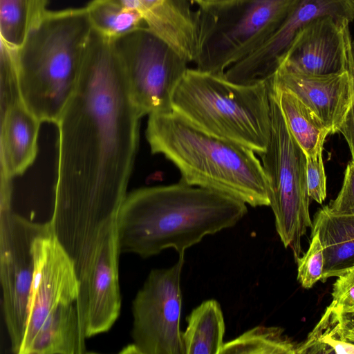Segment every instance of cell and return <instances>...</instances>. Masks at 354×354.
<instances>
[{"instance_id":"1","label":"cell","mask_w":354,"mask_h":354,"mask_svg":"<svg viewBox=\"0 0 354 354\" xmlns=\"http://www.w3.org/2000/svg\"><path fill=\"white\" fill-rule=\"evenodd\" d=\"M142 118L114 40L92 29L76 88L57 122L52 234L84 266L116 225L127 194Z\"/></svg>"},{"instance_id":"2","label":"cell","mask_w":354,"mask_h":354,"mask_svg":"<svg viewBox=\"0 0 354 354\" xmlns=\"http://www.w3.org/2000/svg\"><path fill=\"white\" fill-rule=\"evenodd\" d=\"M242 201L183 183L128 194L116 219L120 252L142 258L173 248L178 255L205 236L232 227L247 214Z\"/></svg>"},{"instance_id":"3","label":"cell","mask_w":354,"mask_h":354,"mask_svg":"<svg viewBox=\"0 0 354 354\" xmlns=\"http://www.w3.org/2000/svg\"><path fill=\"white\" fill-rule=\"evenodd\" d=\"M149 115L151 151L177 167L180 183L227 194L252 207L270 206L263 165L252 149L210 134L174 111Z\"/></svg>"},{"instance_id":"4","label":"cell","mask_w":354,"mask_h":354,"mask_svg":"<svg viewBox=\"0 0 354 354\" xmlns=\"http://www.w3.org/2000/svg\"><path fill=\"white\" fill-rule=\"evenodd\" d=\"M91 30L85 8L47 10L17 48L21 98L41 122L56 124L73 94Z\"/></svg>"},{"instance_id":"5","label":"cell","mask_w":354,"mask_h":354,"mask_svg":"<svg viewBox=\"0 0 354 354\" xmlns=\"http://www.w3.org/2000/svg\"><path fill=\"white\" fill-rule=\"evenodd\" d=\"M172 111L199 129L240 143L259 156L271 129L267 81L243 84L224 75L189 68L171 97Z\"/></svg>"},{"instance_id":"6","label":"cell","mask_w":354,"mask_h":354,"mask_svg":"<svg viewBox=\"0 0 354 354\" xmlns=\"http://www.w3.org/2000/svg\"><path fill=\"white\" fill-rule=\"evenodd\" d=\"M292 1L227 0L198 5L196 68L223 75L272 34Z\"/></svg>"},{"instance_id":"7","label":"cell","mask_w":354,"mask_h":354,"mask_svg":"<svg viewBox=\"0 0 354 354\" xmlns=\"http://www.w3.org/2000/svg\"><path fill=\"white\" fill-rule=\"evenodd\" d=\"M268 82L270 138L266 151L260 157L277 232L284 247L292 250L296 261L301 254V238L313 224L309 213L306 156L289 130Z\"/></svg>"},{"instance_id":"8","label":"cell","mask_w":354,"mask_h":354,"mask_svg":"<svg viewBox=\"0 0 354 354\" xmlns=\"http://www.w3.org/2000/svg\"><path fill=\"white\" fill-rule=\"evenodd\" d=\"M133 103L140 115L172 111L171 97L188 62L148 27L113 39Z\"/></svg>"},{"instance_id":"9","label":"cell","mask_w":354,"mask_h":354,"mask_svg":"<svg viewBox=\"0 0 354 354\" xmlns=\"http://www.w3.org/2000/svg\"><path fill=\"white\" fill-rule=\"evenodd\" d=\"M184 256L170 268L149 272L132 303V343L122 353L185 354L180 328Z\"/></svg>"},{"instance_id":"10","label":"cell","mask_w":354,"mask_h":354,"mask_svg":"<svg viewBox=\"0 0 354 354\" xmlns=\"http://www.w3.org/2000/svg\"><path fill=\"white\" fill-rule=\"evenodd\" d=\"M49 223L30 221L12 211L0 212V279L4 322L14 353L19 354L34 273L33 243L50 232Z\"/></svg>"},{"instance_id":"11","label":"cell","mask_w":354,"mask_h":354,"mask_svg":"<svg viewBox=\"0 0 354 354\" xmlns=\"http://www.w3.org/2000/svg\"><path fill=\"white\" fill-rule=\"evenodd\" d=\"M354 19L350 0H293L286 17L272 34L254 51L224 73V77L243 84L267 81L276 73L294 41L310 23L323 16Z\"/></svg>"},{"instance_id":"12","label":"cell","mask_w":354,"mask_h":354,"mask_svg":"<svg viewBox=\"0 0 354 354\" xmlns=\"http://www.w3.org/2000/svg\"><path fill=\"white\" fill-rule=\"evenodd\" d=\"M34 273L31 283L22 354L48 315L62 304L75 303L80 279L75 265L57 239L49 232L33 243Z\"/></svg>"},{"instance_id":"13","label":"cell","mask_w":354,"mask_h":354,"mask_svg":"<svg viewBox=\"0 0 354 354\" xmlns=\"http://www.w3.org/2000/svg\"><path fill=\"white\" fill-rule=\"evenodd\" d=\"M120 253L115 225L98 246L88 273L80 281L75 305L86 338L108 331L119 317Z\"/></svg>"},{"instance_id":"14","label":"cell","mask_w":354,"mask_h":354,"mask_svg":"<svg viewBox=\"0 0 354 354\" xmlns=\"http://www.w3.org/2000/svg\"><path fill=\"white\" fill-rule=\"evenodd\" d=\"M349 24L330 15L315 19L298 35L280 66L311 75L346 71L353 43Z\"/></svg>"},{"instance_id":"15","label":"cell","mask_w":354,"mask_h":354,"mask_svg":"<svg viewBox=\"0 0 354 354\" xmlns=\"http://www.w3.org/2000/svg\"><path fill=\"white\" fill-rule=\"evenodd\" d=\"M271 80L276 86L292 93L310 108L330 133L338 132L351 99V80L347 71L311 75L281 66Z\"/></svg>"},{"instance_id":"16","label":"cell","mask_w":354,"mask_h":354,"mask_svg":"<svg viewBox=\"0 0 354 354\" xmlns=\"http://www.w3.org/2000/svg\"><path fill=\"white\" fill-rule=\"evenodd\" d=\"M144 21L188 63L196 60L198 28L189 0H139Z\"/></svg>"},{"instance_id":"17","label":"cell","mask_w":354,"mask_h":354,"mask_svg":"<svg viewBox=\"0 0 354 354\" xmlns=\"http://www.w3.org/2000/svg\"><path fill=\"white\" fill-rule=\"evenodd\" d=\"M40 123L22 100L1 113V176L12 178L33 163Z\"/></svg>"},{"instance_id":"18","label":"cell","mask_w":354,"mask_h":354,"mask_svg":"<svg viewBox=\"0 0 354 354\" xmlns=\"http://www.w3.org/2000/svg\"><path fill=\"white\" fill-rule=\"evenodd\" d=\"M311 234L317 233L323 247L321 281L354 270V215L330 212L327 205L319 209L312 222Z\"/></svg>"},{"instance_id":"19","label":"cell","mask_w":354,"mask_h":354,"mask_svg":"<svg viewBox=\"0 0 354 354\" xmlns=\"http://www.w3.org/2000/svg\"><path fill=\"white\" fill-rule=\"evenodd\" d=\"M86 338L75 303L62 304L48 315L22 354L85 353Z\"/></svg>"},{"instance_id":"20","label":"cell","mask_w":354,"mask_h":354,"mask_svg":"<svg viewBox=\"0 0 354 354\" xmlns=\"http://www.w3.org/2000/svg\"><path fill=\"white\" fill-rule=\"evenodd\" d=\"M268 80L292 135L306 156L315 153L323 148L329 130L295 95Z\"/></svg>"},{"instance_id":"21","label":"cell","mask_w":354,"mask_h":354,"mask_svg":"<svg viewBox=\"0 0 354 354\" xmlns=\"http://www.w3.org/2000/svg\"><path fill=\"white\" fill-rule=\"evenodd\" d=\"M182 333L185 354H219L224 344L225 325L219 303L208 299L193 309Z\"/></svg>"},{"instance_id":"22","label":"cell","mask_w":354,"mask_h":354,"mask_svg":"<svg viewBox=\"0 0 354 354\" xmlns=\"http://www.w3.org/2000/svg\"><path fill=\"white\" fill-rule=\"evenodd\" d=\"M48 0H0L1 40L19 48L47 12Z\"/></svg>"},{"instance_id":"23","label":"cell","mask_w":354,"mask_h":354,"mask_svg":"<svg viewBox=\"0 0 354 354\" xmlns=\"http://www.w3.org/2000/svg\"><path fill=\"white\" fill-rule=\"evenodd\" d=\"M92 28L112 39L141 26L142 12L121 0H92L85 8Z\"/></svg>"},{"instance_id":"24","label":"cell","mask_w":354,"mask_h":354,"mask_svg":"<svg viewBox=\"0 0 354 354\" xmlns=\"http://www.w3.org/2000/svg\"><path fill=\"white\" fill-rule=\"evenodd\" d=\"M297 346L281 328L259 326L224 343L219 354H297Z\"/></svg>"},{"instance_id":"25","label":"cell","mask_w":354,"mask_h":354,"mask_svg":"<svg viewBox=\"0 0 354 354\" xmlns=\"http://www.w3.org/2000/svg\"><path fill=\"white\" fill-rule=\"evenodd\" d=\"M326 353H354V344L343 337L339 312L330 305L297 351V354Z\"/></svg>"},{"instance_id":"26","label":"cell","mask_w":354,"mask_h":354,"mask_svg":"<svg viewBox=\"0 0 354 354\" xmlns=\"http://www.w3.org/2000/svg\"><path fill=\"white\" fill-rule=\"evenodd\" d=\"M17 50L1 40V113L21 100L18 83Z\"/></svg>"},{"instance_id":"27","label":"cell","mask_w":354,"mask_h":354,"mask_svg":"<svg viewBox=\"0 0 354 354\" xmlns=\"http://www.w3.org/2000/svg\"><path fill=\"white\" fill-rule=\"evenodd\" d=\"M311 242L307 252L298 258L297 280L308 289L321 279L324 268L323 247L317 233L311 234Z\"/></svg>"},{"instance_id":"28","label":"cell","mask_w":354,"mask_h":354,"mask_svg":"<svg viewBox=\"0 0 354 354\" xmlns=\"http://www.w3.org/2000/svg\"><path fill=\"white\" fill-rule=\"evenodd\" d=\"M322 149L306 156V182L310 198L322 204L326 197V178Z\"/></svg>"},{"instance_id":"29","label":"cell","mask_w":354,"mask_h":354,"mask_svg":"<svg viewBox=\"0 0 354 354\" xmlns=\"http://www.w3.org/2000/svg\"><path fill=\"white\" fill-rule=\"evenodd\" d=\"M328 210L339 215H354V162L346 169L344 183L336 198L327 205Z\"/></svg>"},{"instance_id":"30","label":"cell","mask_w":354,"mask_h":354,"mask_svg":"<svg viewBox=\"0 0 354 354\" xmlns=\"http://www.w3.org/2000/svg\"><path fill=\"white\" fill-rule=\"evenodd\" d=\"M330 306L339 313L354 312V270L339 275L333 284Z\"/></svg>"},{"instance_id":"31","label":"cell","mask_w":354,"mask_h":354,"mask_svg":"<svg viewBox=\"0 0 354 354\" xmlns=\"http://www.w3.org/2000/svg\"><path fill=\"white\" fill-rule=\"evenodd\" d=\"M346 71L351 80V99L348 109L338 130L344 137L354 162V41L352 43V50L348 57Z\"/></svg>"},{"instance_id":"32","label":"cell","mask_w":354,"mask_h":354,"mask_svg":"<svg viewBox=\"0 0 354 354\" xmlns=\"http://www.w3.org/2000/svg\"><path fill=\"white\" fill-rule=\"evenodd\" d=\"M339 319L343 337L354 344V312L339 313Z\"/></svg>"},{"instance_id":"33","label":"cell","mask_w":354,"mask_h":354,"mask_svg":"<svg viewBox=\"0 0 354 354\" xmlns=\"http://www.w3.org/2000/svg\"><path fill=\"white\" fill-rule=\"evenodd\" d=\"M227 0H201L200 3L198 4H210V3H216L223 1H225Z\"/></svg>"},{"instance_id":"34","label":"cell","mask_w":354,"mask_h":354,"mask_svg":"<svg viewBox=\"0 0 354 354\" xmlns=\"http://www.w3.org/2000/svg\"><path fill=\"white\" fill-rule=\"evenodd\" d=\"M189 1H191L192 2H194V3H197V4H198L200 3V1H201V0H189Z\"/></svg>"},{"instance_id":"35","label":"cell","mask_w":354,"mask_h":354,"mask_svg":"<svg viewBox=\"0 0 354 354\" xmlns=\"http://www.w3.org/2000/svg\"><path fill=\"white\" fill-rule=\"evenodd\" d=\"M350 1L352 3L353 6H354V0H350Z\"/></svg>"}]
</instances>
